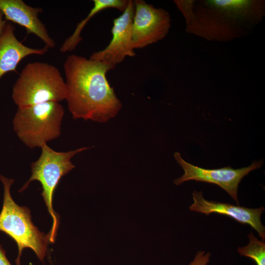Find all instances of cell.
I'll return each instance as SVG.
<instances>
[{
	"label": "cell",
	"mask_w": 265,
	"mask_h": 265,
	"mask_svg": "<svg viewBox=\"0 0 265 265\" xmlns=\"http://www.w3.org/2000/svg\"><path fill=\"white\" fill-rule=\"evenodd\" d=\"M68 108L74 119L106 123L114 118L122 105L107 78L106 64L76 54L64 65Z\"/></svg>",
	"instance_id": "6da1fadb"
},
{
	"label": "cell",
	"mask_w": 265,
	"mask_h": 265,
	"mask_svg": "<svg viewBox=\"0 0 265 265\" xmlns=\"http://www.w3.org/2000/svg\"><path fill=\"white\" fill-rule=\"evenodd\" d=\"M189 33L209 40L229 41L247 35L265 14L263 0H174Z\"/></svg>",
	"instance_id": "7a4b0ae2"
},
{
	"label": "cell",
	"mask_w": 265,
	"mask_h": 265,
	"mask_svg": "<svg viewBox=\"0 0 265 265\" xmlns=\"http://www.w3.org/2000/svg\"><path fill=\"white\" fill-rule=\"evenodd\" d=\"M66 86L56 67L41 62L27 64L14 84L12 98L18 107L66 99Z\"/></svg>",
	"instance_id": "3957f363"
},
{
	"label": "cell",
	"mask_w": 265,
	"mask_h": 265,
	"mask_svg": "<svg viewBox=\"0 0 265 265\" xmlns=\"http://www.w3.org/2000/svg\"><path fill=\"white\" fill-rule=\"evenodd\" d=\"M0 179L3 186V202L0 213V231L10 236L18 247L17 265L24 248L33 250L38 258L43 261L47 251L48 235L40 231L31 221L30 211L26 207L17 205L12 199L10 188L14 182L2 175Z\"/></svg>",
	"instance_id": "277c9868"
},
{
	"label": "cell",
	"mask_w": 265,
	"mask_h": 265,
	"mask_svg": "<svg viewBox=\"0 0 265 265\" xmlns=\"http://www.w3.org/2000/svg\"><path fill=\"white\" fill-rule=\"evenodd\" d=\"M64 114L63 106L56 102L18 107L12 121L13 128L26 146L41 148L60 135Z\"/></svg>",
	"instance_id": "5b68a950"
},
{
	"label": "cell",
	"mask_w": 265,
	"mask_h": 265,
	"mask_svg": "<svg viewBox=\"0 0 265 265\" xmlns=\"http://www.w3.org/2000/svg\"><path fill=\"white\" fill-rule=\"evenodd\" d=\"M89 148L90 147H84L67 152H58L52 149L47 144L44 145L41 148L40 157L31 164L30 177L20 190V191L25 190L33 181L40 183L42 188L41 195L53 219L52 228L47 234L51 243L55 241L59 221L58 215L53 206L54 190L61 178L75 167L71 159Z\"/></svg>",
	"instance_id": "8992f818"
},
{
	"label": "cell",
	"mask_w": 265,
	"mask_h": 265,
	"mask_svg": "<svg viewBox=\"0 0 265 265\" xmlns=\"http://www.w3.org/2000/svg\"><path fill=\"white\" fill-rule=\"evenodd\" d=\"M174 157L184 171L181 177L174 181V184L178 186L187 181L195 180L217 185L230 195L237 205H239L238 188L241 180L252 170L261 168L264 163V160L261 159L254 160L249 166L239 169L227 166L209 169L186 162L179 152H175Z\"/></svg>",
	"instance_id": "52a82bcc"
},
{
	"label": "cell",
	"mask_w": 265,
	"mask_h": 265,
	"mask_svg": "<svg viewBox=\"0 0 265 265\" xmlns=\"http://www.w3.org/2000/svg\"><path fill=\"white\" fill-rule=\"evenodd\" d=\"M132 34L134 49H142L163 39L169 32V13L142 0H135Z\"/></svg>",
	"instance_id": "ba28073f"
},
{
	"label": "cell",
	"mask_w": 265,
	"mask_h": 265,
	"mask_svg": "<svg viewBox=\"0 0 265 265\" xmlns=\"http://www.w3.org/2000/svg\"><path fill=\"white\" fill-rule=\"evenodd\" d=\"M134 12V0H129L122 15L113 20L110 43L104 49L93 53L90 59L103 62L113 69L126 56L135 55L132 34Z\"/></svg>",
	"instance_id": "9c48e42d"
},
{
	"label": "cell",
	"mask_w": 265,
	"mask_h": 265,
	"mask_svg": "<svg viewBox=\"0 0 265 265\" xmlns=\"http://www.w3.org/2000/svg\"><path fill=\"white\" fill-rule=\"evenodd\" d=\"M193 203L189 207L191 211L207 215L218 213L231 217L243 224H248L258 233L262 240H265V227L263 225L261 216L265 210L261 207L251 209L229 203L215 202L205 199L202 191H194L192 193Z\"/></svg>",
	"instance_id": "30bf717a"
},
{
	"label": "cell",
	"mask_w": 265,
	"mask_h": 265,
	"mask_svg": "<svg viewBox=\"0 0 265 265\" xmlns=\"http://www.w3.org/2000/svg\"><path fill=\"white\" fill-rule=\"evenodd\" d=\"M0 10L6 21L24 27L27 34H33L41 39L48 48H54V41L49 35L38 15L41 8L33 7L23 0H0Z\"/></svg>",
	"instance_id": "8fae6325"
},
{
	"label": "cell",
	"mask_w": 265,
	"mask_h": 265,
	"mask_svg": "<svg viewBox=\"0 0 265 265\" xmlns=\"http://www.w3.org/2000/svg\"><path fill=\"white\" fill-rule=\"evenodd\" d=\"M15 27L11 23H7L0 36V79L6 73L15 71L19 63L26 56L42 55L49 48H29L24 45L16 38Z\"/></svg>",
	"instance_id": "7c38bea8"
},
{
	"label": "cell",
	"mask_w": 265,
	"mask_h": 265,
	"mask_svg": "<svg viewBox=\"0 0 265 265\" xmlns=\"http://www.w3.org/2000/svg\"><path fill=\"white\" fill-rule=\"evenodd\" d=\"M93 6L87 16L79 23L72 35L63 42L59 49L61 53L74 50L81 41V31L87 22L99 12L107 8H115L123 12L128 5V0H93Z\"/></svg>",
	"instance_id": "4fadbf2b"
},
{
	"label": "cell",
	"mask_w": 265,
	"mask_h": 265,
	"mask_svg": "<svg viewBox=\"0 0 265 265\" xmlns=\"http://www.w3.org/2000/svg\"><path fill=\"white\" fill-rule=\"evenodd\" d=\"M249 243L244 247H239L238 251L240 255L249 258L257 265H265V243L255 237L253 232L247 235Z\"/></svg>",
	"instance_id": "5bb4252c"
},
{
	"label": "cell",
	"mask_w": 265,
	"mask_h": 265,
	"mask_svg": "<svg viewBox=\"0 0 265 265\" xmlns=\"http://www.w3.org/2000/svg\"><path fill=\"white\" fill-rule=\"evenodd\" d=\"M211 255L210 252L199 251L196 253L193 260L188 265H208L210 261Z\"/></svg>",
	"instance_id": "9a60e30c"
},
{
	"label": "cell",
	"mask_w": 265,
	"mask_h": 265,
	"mask_svg": "<svg viewBox=\"0 0 265 265\" xmlns=\"http://www.w3.org/2000/svg\"><path fill=\"white\" fill-rule=\"evenodd\" d=\"M0 265H11L6 256L5 252L1 246H0Z\"/></svg>",
	"instance_id": "2e32d148"
},
{
	"label": "cell",
	"mask_w": 265,
	"mask_h": 265,
	"mask_svg": "<svg viewBox=\"0 0 265 265\" xmlns=\"http://www.w3.org/2000/svg\"><path fill=\"white\" fill-rule=\"evenodd\" d=\"M3 18V15L0 10V36L7 23L6 21Z\"/></svg>",
	"instance_id": "e0dca14e"
}]
</instances>
